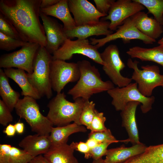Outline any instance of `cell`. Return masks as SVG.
<instances>
[{"mask_svg":"<svg viewBox=\"0 0 163 163\" xmlns=\"http://www.w3.org/2000/svg\"><path fill=\"white\" fill-rule=\"evenodd\" d=\"M14 109L17 115L26 121L33 132L40 135L49 136L53 125L41 113L36 99L24 96L19 100Z\"/></svg>","mask_w":163,"mask_h":163,"instance_id":"5","label":"cell"},{"mask_svg":"<svg viewBox=\"0 0 163 163\" xmlns=\"http://www.w3.org/2000/svg\"><path fill=\"white\" fill-rule=\"evenodd\" d=\"M146 147L140 142L130 147L122 145L107 150L104 161L106 163H123L130 158L143 153Z\"/></svg>","mask_w":163,"mask_h":163,"instance_id":"20","label":"cell"},{"mask_svg":"<svg viewBox=\"0 0 163 163\" xmlns=\"http://www.w3.org/2000/svg\"><path fill=\"white\" fill-rule=\"evenodd\" d=\"M11 147L9 144H0V163H8Z\"/></svg>","mask_w":163,"mask_h":163,"instance_id":"37","label":"cell"},{"mask_svg":"<svg viewBox=\"0 0 163 163\" xmlns=\"http://www.w3.org/2000/svg\"><path fill=\"white\" fill-rule=\"evenodd\" d=\"M132 17L139 30L151 39L155 40L163 32V26L155 18L149 17L147 13L141 11Z\"/></svg>","mask_w":163,"mask_h":163,"instance_id":"19","label":"cell"},{"mask_svg":"<svg viewBox=\"0 0 163 163\" xmlns=\"http://www.w3.org/2000/svg\"><path fill=\"white\" fill-rule=\"evenodd\" d=\"M97 11L107 16L114 0H94Z\"/></svg>","mask_w":163,"mask_h":163,"instance_id":"36","label":"cell"},{"mask_svg":"<svg viewBox=\"0 0 163 163\" xmlns=\"http://www.w3.org/2000/svg\"><path fill=\"white\" fill-rule=\"evenodd\" d=\"M87 129L84 126L74 122L63 126L53 127L49 138L52 145L67 143L69 136L71 134L79 132L85 133Z\"/></svg>","mask_w":163,"mask_h":163,"instance_id":"25","label":"cell"},{"mask_svg":"<svg viewBox=\"0 0 163 163\" xmlns=\"http://www.w3.org/2000/svg\"><path fill=\"white\" fill-rule=\"evenodd\" d=\"M106 120L103 113L99 112L96 109L89 129L90 132L102 131L107 129L104 124Z\"/></svg>","mask_w":163,"mask_h":163,"instance_id":"33","label":"cell"},{"mask_svg":"<svg viewBox=\"0 0 163 163\" xmlns=\"http://www.w3.org/2000/svg\"><path fill=\"white\" fill-rule=\"evenodd\" d=\"M68 5L76 26L97 23L100 18L106 16L87 0H68Z\"/></svg>","mask_w":163,"mask_h":163,"instance_id":"14","label":"cell"},{"mask_svg":"<svg viewBox=\"0 0 163 163\" xmlns=\"http://www.w3.org/2000/svg\"><path fill=\"white\" fill-rule=\"evenodd\" d=\"M33 158L23 149L12 146L8 163H29Z\"/></svg>","mask_w":163,"mask_h":163,"instance_id":"30","label":"cell"},{"mask_svg":"<svg viewBox=\"0 0 163 163\" xmlns=\"http://www.w3.org/2000/svg\"><path fill=\"white\" fill-rule=\"evenodd\" d=\"M38 43L28 42L19 50L2 55L0 57V67L5 69L17 68L31 73L34 60L40 46Z\"/></svg>","mask_w":163,"mask_h":163,"instance_id":"11","label":"cell"},{"mask_svg":"<svg viewBox=\"0 0 163 163\" xmlns=\"http://www.w3.org/2000/svg\"><path fill=\"white\" fill-rule=\"evenodd\" d=\"M95 110V104L93 101L85 100L81 114L80 122L81 125L85 126L87 129H90Z\"/></svg>","mask_w":163,"mask_h":163,"instance_id":"28","label":"cell"},{"mask_svg":"<svg viewBox=\"0 0 163 163\" xmlns=\"http://www.w3.org/2000/svg\"><path fill=\"white\" fill-rule=\"evenodd\" d=\"M70 144L74 150L84 153L85 157L87 155L90 150L86 142L82 141L72 142Z\"/></svg>","mask_w":163,"mask_h":163,"instance_id":"38","label":"cell"},{"mask_svg":"<svg viewBox=\"0 0 163 163\" xmlns=\"http://www.w3.org/2000/svg\"><path fill=\"white\" fill-rule=\"evenodd\" d=\"M0 32L14 38L22 40L14 27L0 13Z\"/></svg>","mask_w":163,"mask_h":163,"instance_id":"31","label":"cell"},{"mask_svg":"<svg viewBox=\"0 0 163 163\" xmlns=\"http://www.w3.org/2000/svg\"><path fill=\"white\" fill-rule=\"evenodd\" d=\"M45 32L46 45L45 48L50 54L57 50L67 38L63 26L56 19L46 15L41 11L40 13Z\"/></svg>","mask_w":163,"mask_h":163,"instance_id":"15","label":"cell"},{"mask_svg":"<svg viewBox=\"0 0 163 163\" xmlns=\"http://www.w3.org/2000/svg\"><path fill=\"white\" fill-rule=\"evenodd\" d=\"M28 42L18 40L0 32V49L9 51L22 47Z\"/></svg>","mask_w":163,"mask_h":163,"instance_id":"29","label":"cell"},{"mask_svg":"<svg viewBox=\"0 0 163 163\" xmlns=\"http://www.w3.org/2000/svg\"><path fill=\"white\" fill-rule=\"evenodd\" d=\"M13 118L11 111L7 106L0 99V123L4 126H7L12 122Z\"/></svg>","mask_w":163,"mask_h":163,"instance_id":"35","label":"cell"},{"mask_svg":"<svg viewBox=\"0 0 163 163\" xmlns=\"http://www.w3.org/2000/svg\"><path fill=\"white\" fill-rule=\"evenodd\" d=\"M114 33L100 39L90 38V43L98 49L112 41L121 39L123 43H128L133 40H141L145 44H152L156 40L142 34L136 27L132 16L126 19L123 24L118 27Z\"/></svg>","mask_w":163,"mask_h":163,"instance_id":"12","label":"cell"},{"mask_svg":"<svg viewBox=\"0 0 163 163\" xmlns=\"http://www.w3.org/2000/svg\"><path fill=\"white\" fill-rule=\"evenodd\" d=\"M29 163H50L43 155H40L34 157Z\"/></svg>","mask_w":163,"mask_h":163,"instance_id":"41","label":"cell"},{"mask_svg":"<svg viewBox=\"0 0 163 163\" xmlns=\"http://www.w3.org/2000/svg\"><path fill=\"white\" fill-rule=\"evenodd\" d=\"M158 43L160 45H163V37L158 41Z\"/></svg>","mask_w":163,"mask_h":163,"instance_id":"44","label":"cell"},{"mask_svg":"<svg viewBox=\"0 0 163 163\" xmlns=\"http://www.w3.org/2000/svg\"><path fill=\"white\" fill-rule=\"evenodd\" d=\"M41 0H0V13L15 28L21 40L45 47L46 40L40 20Z\"/></svg>","mask_w":163,"mask_h":163,"instance_id":"1","label":"cell"},{"mask_svg":"<svg viewBox=\"0 0 163 163\" xmlns=\"http://www.w3.org/2000/svg\"><path fill=\"white\" fill-rule=\"evenodd\" d=\"M66 97L63 92L57 93L47 105L49 111L46 117L57 126L66 125L72 122L81 125L80 117L85 100L79 98L72 102Z\"/></svg>","mask_w":163,"mask_h":163,"instance_id":"3","label":"cell"},{"mask_svg":"<svg viewBox=\"0 0 163 163\" xmlns=\"http://www.w3.org/2000/svg\"><path fill=\"white\" fill-rule=\"evenodd\" d=\"M3 132L7 136L9 137L14 136L16 132L14 125L11 124L8 125Z\"/></svg>","mask_w":163,"mask_h":163,"instance_id":"39","label":"cell"},{"mask_svg":"<svg viewBox=\"0 0 163 163\" xmlns=\"http://www.w3.org/2000/svg\"><path fill=\"white\" fill-rule=\"evenodd\" d=\"M60 0H41L40 4V8H46L54 5Z\"/></svg>","mask_w":163,"mask_h":163,"instance_id":"40","label":"cell"},{"mask_svg":"<svg viewBox=\"0 0 163 163\" xmlns=\"http://www.w3.org/2000/svg\"><path fill=\"white\" fill-rule=\"evenodd\" d=\"M126 53L132 58H138L142 61L153 62L163 67V45L149 48L133 46L129 48Z\"/></svg>","mask_w":163,"mask_h":163,"instance_id":"24","label":"cell"},{"mask_svg":"<svg viewBox=\"0 0 163 163\" xmlns=\"http://www.w3.org/2000/svg\"><path fill=\"white\" fill-rule=\"evenodd\" d=\"M40 11L46 15L52 16L60 20L63 23L65 30H71L76 27L69 9L68 0H60L54 5L40 8Z\"/></svg>","mask_w":163,"mask_h":163,"instance_id":"21","label":"cell"},{"mask_svg":"<svg viewBox=\"0 0 163 163\" xmlns=\"http://www.w3.org/2000/svg\"><path fill=\"white\" fill-rule=\"evenodd\" d=\"M8 78L4 70L0 69V95L2 100L11 112L20 99V93L14 90L10 85Z\"/></svg>","mask_w":163,"mask_h":163,"instance_id":"26","label":"cell"},{"mask_svg":"<svg viewBox=\"0 0 163 163\" xmlns=\"http://www.w3.org/2000/svg\"><path fill=\"white\" fill-rule=\"evenodd\" d=\"M85 142L90 149L96 147L100 143L93 139L89 138H88Z\"/></svg>","mask_w":163,"mask_h":163,"instance_id":"43","label":"cell"},{"mask_svg":"<svg viewBox=\"0 0 163 163\" xmlns=\"http://www.w3.org/2000/svg\"><path fill=\"white\" fill-rule=\"evenodd\" d=\"M110 22L100 20L98 23L92 24L76 26L70 30H65L67 39H71L75 37L79 39H87L92 36L106 35L113 33L109 29Z\"/></svg>","mask_w":163,"mask_h":163,"instance_id":"17","label":"cell"},{"mask_svg":"<svg viewBox=\"0 0 163 163\" xmlns=\"http://www.w3.org/2000/svg\"><path fill=\"white\" fill-rule=\"evenodd\" d=\"M140 104L137 101L129 102L121 111L122 126L125 129L129 137L126 139L120 140V142L126 143L130 142L133 145L141 142L139 141L136 116L137 107Z\"/></svg>","mask_w":163,"mask_h":163,"instance_id":"16","label":"cell"},{"mask_svg":"<svg viewBox=\"0 0 163 163\" xmlns=\"http://www.w3.org/2000/svg\"><path fill=\"white\" fill-rule=\"evenodd\" d=\"M76 54L85 56L102 66L105 65L98 49L89 43L87 39H78L72 40L67 38L63 44L53 53L52 59L65 61L70 59Z\"/></svg>","mask_w":163,"mask_h":163,"instance_id":"8","label":"cell"},{"mask_svg":"<svg viewBox=\"0 0 163 163\" xmlns=\"http://www.w3.org/2000/svg\"><path fill=\"white\" fill-rule=\"evenodd\" d=\"M142 5L148 10V13L152 14L154 18L163 25V0H135Z\"/></svg>","mask_w":163,"mask_h":163,"instance_id":"27","label":"cell"},{"mask_svg":"<svg viewBox=\"0 0 163 163\" xmlns=\"http://www.w3.org/2000/svg\"><path fill=\"white\" fill-rule=\"evenodd\" d=\"M74 150L70 144L65 143L52 145L43 156L50 163H78Z\"/></svg>","mask_w":163,"mask_h":163,"instance_id":"22","label":"cell"},{"mask_svg":"<svg viewBox=\"0 0 163 163\" xmlns=\"http://www.w3.org/2000/svg\"><path fill=\"white\" fill-rule=\"evenodd\" d=\"M4 71L8 78L12 79L20 87L22 90V95L30 97L36 100L41 97L30 84L24 70L9 68L4 69Z\"/></svg>","mask_w":163,"mask_h":163,"instance_id":"23","label":"cell"},{"mask_svg":"<svg viewBox=\"0 0 163 163\" xmlns=\"http://www.w3.org/2000/svg\"><path fill=\"white\" fill-rule=\"evenodd\" d=\"M52 56L45 47L40 46L36 53L31 74L27 73L28 80L41 97L49 99L53 92L50 78V64Z\"/></svg>","mask_w":163,"mask_h":163,"instance_id":"4","label":"cell"},{"mask_svg":"<svg viewBox=\"0 0 163 163\" xmlns=\"http://www.w3.org/2000/svg\"><path fill=\"white\" fill-rule=\"evenodd\" d=\"M16 132L19 134H21L24 131V126L23 123L18 122L14 124Z\"/></svg>","mask_w":163,"mask_h":163,"instance_id":"42","label":"cell"},{"mask_svg":"<svg viewBox=\"0 0 163 163\" xmlns=\"http://www.w3.org/2000/svg\"><path fill=\"white\" fill-rule=\"evenodd\" d=\"M145 9L142 5L135 0L115 1L107 15L101 20H110L109 29L113 31L121 25L127 18Z\"/></svg>","mask_w":163,"mask_h":163,"instance_id":"13","label":"cell"},{"mask_svg":"<svg viewBox=\"0 0 163 163\" xmlns=\"http://www.w3.org/2000/svg\"><path fill=\"white\" fill-rule=\"evenodd\" d=\"M19 146L33 157L46 153L52 146L49 136L28 135L19 143Z\"/></svg>","mask_w":163,"mask_h":163,"instance_id":"18","label":"cell"},{"mask_svg":"<svg viewBox=\"0 0 163 163\" xmlns=\"http://www.w3.org/2000/svg\"><path fill=\"white\" fill-rule=\"evenodd\" d=\"M139 62L128 59L127 65L133 70L131 78L135 81L140 92L144 96H152L153 89L158 86L163 87V75L161 74L159 67L156 65L142 66V69L138 67Z\"/></svg>","mask_w":163,"mask_h":163,"instance_id":"6","label":"cell"},{"mask_svg":"<svg viewBox=\"0 0 163 163\" xmlns=\"http://www.w3.org/2000/svg\"><path fill=\"white\" fill-rule=\"evenodd\" d=\"M101 59L105 63L102 69L113 83L120 88L125 87L131 83L132 79L123 76L120 73L125 67L120 55L117 46L114 44L107 46L100 53Z\"/></svg>","mask_w":163,"mask_h":163,"instance_id":"9","label":"cell"},{"mask_svg":"<svg viewBox=\"0 0 163 163\" xmlns=\"http://www.w3.org/2000/svg\"><path fill=\"white\" fill-rule=\"evenodd\" d=\"M50 78L52 89L61 93L69 83L77 82L80 72L77 63L52 59L50 64Z\"/></svg>","mask_w":163,"mask_h":163,"instance_id":"10","label":"cell"},{"mask_svg":"<svg viewBox=\"0 0 163 163\" xmlns=\"http://www.w3.org/2000/svg\"><path fill=\"white\" fill-rule=\"evenodd\" d=\"M77 63L80 77L76 84L67 93L73 100L79 98L89 100L94 94L107 91L114 88L111 81L102 80L98 69L89 61L83 60Z\"/></svg>","mask_w":163,"mask_h":163,"instance_id":"2","label":"cell"},{"mask_svg":"<svg viewBox=\"0 0 163 163\" xmlns=\"http://www.w3.org/2000/svg\"><path fill=\"white\" fill-rule=\"evenodd\" d=\"M110 142L100 143L98 145L90 150L87 155L85 157L87 159L92 158L93 160H97L106 155L107 151V148L111 144Z\"/></svg>","mask_w":163,"mask_h":163,"instance_id":"34","label":"cell"},{"mask_svg":"<svg viewBox=\"0 0 163 163\" xmlns=\"http://www.w3.org/2000/svg\"><path fill=\"white\" fill-rule=\"evenodd\" d=\"M112 97V104L117 111H122L129 102L137 101L141 104L140 109L143 113H146L152 108L155 101L153 96L146 97L139 91L136 82L130 83L122 88L114 87L107 91Z\"/></svg>","mask_w":163,"mask_h":163,"instance_id":"7","label":"cell"},{"mask_svg":"<svg viewBox=\"0 0 163 163\" xmlns=\"http://www.w3.org/2000/svg\"><path fill=\"white\" fill-rule=\"evenodd\" d=\"M88 138L93 139L100 143L110 142L112 143L120 142V140L116 139L112 134L110 130L108 129L104 131L90 132Z\"/></svg>","mask_w":163,"mask_h":163,"instance_id":"32","label":"cell"}]
</instances>
